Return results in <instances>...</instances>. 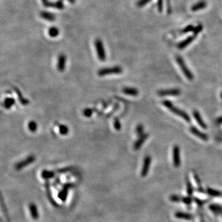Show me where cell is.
Here are the masks:
<instances>
[{"instance_id": "obj_37", "label": "cell", "mask_w": 222, "mask_h": 222, "mask_svg": "<svg viewBox=\"0 0 222 222\" xmlns=\"http://www.w3.org/2000/svg\"><path fill=\"white\" fill-rule=\"evenodd\" d=\"M182 201H183L184 203H185L186 204H191V199L189 197H186L183 198Z\"/></svg>"}, {"instance_id": "obj_2", "label": "cell", "mask_w": 222, "mask_h": 222, "mask_svg": "<svg viewBox=\"0 0 222 222\" xmlns=\"http://www.w3.org/2000/svg\"><path fill=\"white\" fill-rule=\"evenodd\" d=\"M123 72V68L119 66L101 68L98 71V75L104 76L112 74H120Z\"/></svg>"}, {"instance_id": "obj_5", "label": "cell", "mask_w": 222, "mask_h": 222, "mask_svg": "<svg viewBox=\"0 0 222 222\" xmlns=\"http://www.w3.org/2000/svg\"><path fill=\"white\" fill-rule=\"evenodd\" d=\"M36 158L35 156L30 155L27 157V158L20 162H18L16 165L14 166V168L16 170H21L23 169L24 167L28 166L30 164H32L33 162L35 161Z\"/></svg>"}, {"instance_id": "obj_31", "label": "cell", "mask_w": 222, "mask_h": 222, "mask_svg": "<svg viewBox=\"0 0 222 222\" xmlns=\"http://www.w3.org/2000/svg\"><path fill=\"white\" fill-rule=\"evenodd\" d=\"M202 29H203V26L202 25H198L197 26L195 27L193 30V35L196 37L198 34L201 32Z\"/></svg>"}, {"instance_id": "obj_1", "label": "cell", "mask_w": 222, "mask_h": 222, "mask_svg": "<svg viewBox=\"0 0 222 222\" xmlns=\"http://www.w3.org/2000/svg\"><path fill=\"white\" fill-rule=\"evenodd\" d=\"M162 104L164 106L166 107L167 109H169L171 112H173L175 114L177 115V116L181 117L186 122H191V118L189 116V115L187 114L186 112H185V111L179 109L178 108H177V107L173 106V104H172L170 101H167V100L164 101L162 102Z\"/></svg>"}, {"instance_id": "obj_22", "label": "cell", "mask_w": 222, "mask_h": 222, "mask_svg": "<svg viewBox=\"0 0 222 222\" xmlns=\"http://www.w3.org/2000/svg\"><path fill=\"white\" fill-rule=\"evenodd\" d=\"M16 101L13 98H6L3 102L4 108L6 109H9L15 104Z\"/></svg>"}, {"instance_id": "obj_27", "label": "cell", "mask_w": 222, "mask_h": 222, "mask_svg": "<svg viewBox=\"0 0 222 222\" xmlns=\"http://www.w3.org/2000/svg\"><path fill=\"white\" fill-rule=\"evenodd\" d=\"M93 110L91 108H86L83 110L82 114L85 117H90L93 115Z\"/></svg>"}, {"instance_id": "obj_38", "label": "cell", "mask_w": 222, "mask_h": 222, "mask_svg": "<svg viewBox=\"0 0 222 222\" xmlns=\"http://www.w3.org/2000/svg\"><path fill=\"white\" fill-rule=\"evenodd\" d=\"M59 182H60V179H58V178L56 179V181H55V183H54V185H55V186H56L57 185H59V183H60Z\"/></svg>"}, {"instance_id": "obj_15", "label": "cell", "mask_w": 222, "mask_h": 222, "mask_svg": "<svg viewBox=\"0 0 222 222\" xmlns=\"http://www.w3.org/2000/svg\"><path fill=\"white\" fill-rule=\"evenodd\" d=\"M193 116L195 118V120H196L197 122V124L200 125V127H201L202 128L206 129L207 126L206 124L205 123V122L202 119V118L201 116V114L199 112H198L197 110H194L193 112Z\"/></svg>"}, {"instance_id": "obj_29", "label": "cell", "mask_w": 222, "mask_h": 222, "mask_svg": "<svg viewBox=\"0 0 222 222\" xmlns=\"http://www.w3.org/2000/svg\"><path fill=\"white\" fill-rule=\"evenodd\" d=\"M207 193L210 195V196H213V197H216V196H219L221 195L220 192L218 191L215 189H210L208 188L207 189Z\"/></svg>"}, {"instance_id": "obj_24", "label": "cell", "mask_w": 222, "mask_h": 222, "mask_svg": "<svg viewBox=\"0 0 222 222\" xmlns=\"http://www.w3.org/2000/svg\"><path fill=\"white\" fill-rule=\"evenodd\" d=\"M59 30L56 27H51L48 30V35L52 38L56 37L59 35Z\"/></svg>"}, {"instance_id": "obj_6", "label": "cell", "mask_w": 222, "mask_h": 222, "mask_svg": "<svg viewBox=\"0 0 222 222\" xmlns=\"http://www.w3.org/2000/svg\"><path fill=\"white\" fill-rule=\"evenodd\" d=\"M75 186V185L74 183H67L64 184L63 185V187L62 190H60L59 191V193L58 194V197L62 201H66L67 195H68V189L72 188Z\"/></svg>"}, {"instance_id": "obj_33", "label": "cell", "mask_w": 222, "mask_h": 222, "mask_svg": "<svg viewBox=\"0 0 222 222\" xmlns=\"http://www.w3.org/2000/svg\"><path fill=\"white\" fill-rule=\"evenodd\" d=\"M114 128L117 131H120L122 128V125L120 124V122L118 118H116L114 121Z\"/></svg>"}, {"instance_id": "obj_32", "label": "cell", "mask_w": 222, "mask_h": 222, "mask_svg": "<svg viewBox=\"0 0 222 222\" xmlns=\"http://www.w3.org/2000/svg\"><path fill=\"white\" fill-rule=\"evenodd\" d=\"M151 0H138L136 2V6L138 7H142L144 6H146L147 4L151 2Z\"/></svg>"}, {"instance_id": "obj_23", "label": "cell", "mask_w": 222, "mask_h": 222, "mask_svg": "<svg viewBox=\"0 0 222 222\" xmlns=\"http://www.w3.org/2000/svg\"><path fill=\"white\" fill-rule=\"evenodd\" d=\"M175 217H177V219H185V220H191L193 218V216L189 213H186L180 212L176 213Z\"/></svg>"}, {"instance_id": "obj_35", "label": "cell", "mask_w": 222, "mask_h": 222, "mask_svg": "<svg viewBox=\"0 0 222 222\" xmlns=\"http://www.w3.org/2000/svg\"><path fill=\"white\" fill-rule=\"evenodd\" d=\"M164 1L163 0H158V9L159 13H162L163 11L164 7Z\"/></svg>"}, {"instance_id": "obj_13", "label": "cell", "mask_w": 222, "mask_h": 222, "mask_svg": "<svg viewBox=\"0 0 222 222\" xmlns=\"http://www.w3.org/2000/svg\"><path fill=\"white\" fill-rule=\"evenodd\" d=\"M195 38H196V37L194 36V35L188 37L187 38H186L185 40H184L183 41H181V42H179V43L177 45V48L179 49H185V48H186L187 47V46H189L191 43H192V42L194 40Z\"/></svg>"}, {"instance_id": "obj_14", "label": "cell", "mask_w": 222, "mask_h": 222, "mask_svg": "<svg viewBox=\"0 0 222 222\" xmlns=\"http://www.w3.org/2000/svg\"><path fill=\"white\" fill-rule=\"evenodd\" d=\"M190 131L193 135L196 136L199 138L200 139L203 141H207L208 140V136L205 134L204 133L201 132L199 130H198L195 127H191Z\"/></svg>"}, {"instance_id": "obj_4", "label": "cell", "mask_w": 222, "mask_h": 222, "mask_svg": "<svg viewBox=\"0 0 222 222\" xmlns=\"http://www.w3.org/2000/svg\"><path fill=\"white\" fill-rule=\"evenodd\" d=\"M94 45L99 59L101 61H105L106 59V53L102 40L98 38L94 41Z\"/></svg>"}, {"instance_id": "obj_30", "label": "cell", "mask_w": 222, "mask_h": 222, "mask_svg": "<svg viewBox=\"0 0 222 222\" xmlns=\"http://www.w3.org/2000/svg\"><path fill=\"white\" fill-rule=\"evenodd\" d=\"M194 29V27L193 25H189L185 27L181 30V33H182L183 34H185V33H189L190 32H193Z\"/></svg>"}, {"instance_id": "obj_12", "label": "cell", "mask_w": 222, "mask_h": 222, "mask_svg": "<svg viewBox=\"0 0 222 222\" xmlns=\"http://www.w3.org/2000/svg\"><path fill=\"white\" fill-rule=\"evenodd\" d=\"M148 137H149V134L147 133H144L142 135L140 136L139 137V138L135 141V144H134V146H133L134 149H135V151L139 150V149L141 148V146H143L144 143L148 139Z\"/></svg>"}, {"instance_id": "obj_18", "label": "cell", "mask_w": 222, "mask_h": 222, "mask_svg": "<svg viewBox=\"0 0 222 222\" xmlns=\"http://www.w3.org/2000/svg\"><path fill=\"white\" fill-rule=\"evenodd\" d=\"M40 17L42 19H45V20L49 22L55 21L56 19V16L54 14L49 12H47V11H42V12H41Z\"/></svg>"}, {"instance_id": "obj_7", "label": "cell", "mask_w": 222, "mask_h": 222, "mask_svg": "<svg viewBox=\"0 0 222 222\" xmlns=\"http://www.w3.org/2000/svg\"><path fill=\"white\" fill-rule=\"evenodd\" d=\"M158 93L160 96H177L180 95L181 90L178 88L162 90L159 91Z\"/></svg>"}, {"instance_id": "obj_40", "label": "cell", "mask_w": 222, "mask_h": 222, "mask_svg": "<svg viewBox=\"0 0 222 222\" xmlns=\"http://www.w3.org/2000/svg\"><path fill=\"white\" fill-rule=\"evenodd\" d=\"M68 1H69L70 3H75V0H68Z\"/></svg>"}, {"instance_id": "obj_17", "label": "cell", "mask_w": 222, "mask_h": 222, "mask_svg": "<svg viewBox=\"0 0 222 222\" xmlns=\"http://www.w3.org/2000/svg\"><path fill=\"white\" fill-rule=\"evenodd\" d=\"M122 92L124 94L132 96H136L139 94V91L135 88L132 87H125L122 90Z\"/></svg>"}, {"instance_id": "obj_36", "label": "cell", "mask_w": 222, "mask_h": 222, "mask_svg": "<svg viewBox=\"0 0 222 222\" xmlns=\"http://www.w3.org/2000/svg\"><path fill=\"white\" fill-rule=\"evenodd\" d=\"M166 5H167V12L168 14L171 13V6L170 0H166Z\"/></svg>"}, {"instance_id": "obj_39", "label": "cell", "mask_w": 222, "mask_h": 222, "mask_svg": "<svg viewBox=\"0 0 222 222\" xmlns=\"http://www.w3.org/2000/svg\"><path fill=\"white\" fill-rule=\"evenodd\" d=\"M217 122L218 124H222V117H220L219 118H218V120H217Z\"/></svg>"}, {"instance_id": "obj_10", "label": "cell", "mask_w": 222, "mask_h": 222, "mask_svg": "<svg viewBox=\"0 0 222 222\" xmlns=\"http://www.w3.org/2000/svg\"><path fill=\"white\" fill-rule=\"evenodd\" d=\"M67 57L64 54H60L59 55L57 62V68L58 71L62 72L65 70L66 66Z\"/></svg>"}, {"instance_id": "obj_28", "label": "cell", "mask_w": 222, "mask_h": 222, "mask_svg": "<svg viewBox=\"0 0 222 222\" xmlns=\"http://www.w3.org/2000/svg\"><path fill=\"white\" fill-rule=\"evenodd\" d=\"M136 133L140 136L144 134V126L142 124H139L136 126Z\"/></svg>"}, {"instance_id": "obj_21", "label": "cell", "mask_w": 222, "mask_h": 222, "mask_svg": "<svg viewBox=\"0 0 222 222\" xmlns=\"http://www.w3.org/2000/svg\"><path fill=\"white\" fill-rule=\"evenodd\" d=\"M55 172L48 170H43L41 172V177L45 179H49L55 177Z\"/></svg>"}, {"instance_id": "obj_11", "label": "cell", "mask_w": 222, "mask_h": 222, "mask_svg": "<svg viewBox=\"0 0 222 222\" xmlns=\"http://www.w3.org/2000/svg\"><path fill=\"white\" fill-rule=\"evenodd\" d=\"M43 6L46 7H55L57 9H63L64 7V3L62 0H58L56 2H51L49 0H41Z\"/></svg>"}, {"instance_id": "obj_34", "label": "cell", "mask_w": 222, "mask_h": 222, "mask_svg": "<svg viewBox=\"0 0 222 222\" xmlns=\"http://www.w3.org/2000/svg\"><path fill=\"white\" fill-rule=\"evenodd\" d=\"M186 184H187V193H188L189 196H191V195L193 194V187H192V185H191V182L189 181L188 179H187V181H186Z\"/></svg>"}, {"instance_id": "obj_8", "label": "cell", "mask_w": 222, "mask_h": 222, "mask_svg": "<svg viewBox=\"0 0 222 222\" xmlns=\"http://www.w3.org/2000/svg\"><path fill=\"white\" fill-rule=\"evenodd\" d=\"M151 163V156H146L143 160V164L141 171V175L142 177H145L148 175Z\"/></svg>"}, {"instance_id": "obj_41", "label": "cell", "mask_w": 222, "mask_h": 222, "mask_svg": "<svg viewBox=\"0 0 222 222\" xmlns=\"http://www.w3.org/2000/svg\"><path fill=\"white\" fill-rule=\"evenodd\" d=\"M221 98H222V93H221Z\"/></svg>"}, {"instance_id": "obj_19", "label": "cell", "mask_w": 222, "mask_h": 222, "mask_svg": "<svg viewBox=\"0 0 222 222\" xmlns=\"http://www.w3.org/2000/svg\"><path fill=\"white\" fill-rule=\"evenodd\" d=\"M207 7V3L205 1H200L196 3H195L194 5L192 6L191 7V10L193 11V12H196V11H200L201 9H203Z\"/></svg>"}, {"instance_id": "obj_26", "label": "cell", "mask_w": 222, "mask_h": 222, "mask_svg": "<svg viewBox=\"0 0 222 222\" xmlns=\"http://www.w3.org/2000/svg\"><path fill=\"white\" fill-rule=\"evenodd\" d=\"M59 131L60 133V135H67L68 132H69V129H68V127L66 125H60L59 126Z\"/></svg>"}, {"instance_id": "obj_16", "label": "cell", "mask_w": 222, "mask_h": 222, "mask_svg": "<svg viewBox=\"0 0 222 222\" xmlns=\"http://www.w3.org/2000/svg\"><path fill=\"white\" fill-rule=\"evenodd\" d=\"M29 208L32 219L35 220H38L39 218V213H38L37 205L33 203H30L29 205Z\"/></svg>"}, {"instance_id": "obj_25", "label": "cell", "mask_w": 222, "mask_h": 222, "mask_svg": "<svg viewBox=\"0 0 222 222\" xmlns=\"http://www.w3.org/2000/svg\"><path fill=\"white\" fill-rule=\"evenodd\" d=\"M28 128L31 132H35L38 128L37 122L33 120L29 122L28 124Z\"/></svg>"}, {"instance_id": "obj_3", "label": "cell", "mask_w": 222, "mask_h": 222, "mask_svg": "<svg viewBox=\"0 0 222 222\" xmlns=\"http://www.w3.org/2000/svg\"><path fill=\"white\" fill-rule=\"evenodd\" d=\"M176 61H177V62L179 65V67H180L186 77L190 81L193 80L194 79V75L192 74V72L189 70V68L187 67L186 63L182 57L180 56H177L176 57Z\"/></svg>"}, {"instance_id": "obj_9", "label": "cell", "mask_w": 222, "mask_h": 222, "mask_svg": "<svg viewBox=\"0 0 222 222\" xmlns=\"http://www.w3.org/2000/svg\"><path fill=\"white\" fill-rule=\"evenodd\" d=\"M173 165L175 167H179L181 164L180 149L177 145H176L173 148Z\"/></svg>"}, {"instance_id": "obj_20", "label": "cell", "mask_w": 222, "mask_h": 222, "mask_svg": "<svg viewBox=\"0 0 222 222\" xmlns=\"http://www.w3.org/2000/svg\"><path fill=\"white\" fill-rule=\"evenodd\" d=\"M14 90L16 92V93L17 94L18 98H19V101H20V102L21 103V104L23 106L28 105L29 104V101L28 100V99H27L26 98H24V96H23V95H22V94L21 93V91L19 90V89L18 88L15 86V87H14Z\"/></svg>"}]
</instances>
